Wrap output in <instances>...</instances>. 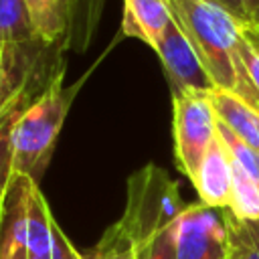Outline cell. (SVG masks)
Listing matches in <instances>:
<instances>
[{"label": "cell", "instance_id": "6da1fadb", "mask_svg": "<svg viewBox=\"0 0 259 259\" xmlns=\"http://www.w3.org/2000/svg\"><path fill=\"white\" fill-rule=\"evenodd\" d=\"M170 10L196 49L214 87L259 109L257 93L241 59L243 20L214 0H172Z\"/></svg>", "mask_w": 259, "mask_h": 259}, {"label": "cell", "instance_id": "7a4b0ae2", "mask_svg": "<svg viewBox=\"0 0 259 259\" xmlns=\"http://www.w3.org/2000/svg\"><path fill=\"white\" fill-rule=\"evenodd\" d=\"M61 69L47 87L22 109L12 127V174L40 184L53 158L61 127L73 105L77 87H65Z\"/></svg>", "mask_w": 259, "mask_h": 259}, {"label": "cell", "instance_id": "3957f363", "mask_svg": "<svg viewBox=\"0 0 259 259\" xmlns=\"http://www.w3.org/2000/svg\"><path fill=\"white\" fill-rule=\"evenodd\" d=\"M186 206L168 172L156 164H146L127 178L125 208L117 225L140 251L170 229Z\"/></svg>", "mask_w": 259, "mask_h": 259}, {"label": "cell", "instance_id": "277c9868", "mask_svg": "<svg viewBox=\"0 0 259 259\" xmlns=\"http://www.w3.org/2000/svg\"><path fill=\"white\" fill-rule=\"evenodd\" d=\"M172 95L174 158L178 170L192 182L202 158L217 138V113L208 93L180 91Z\"/></svg>", "mask_w": 259, "mask_h": 259}, {"label": "cell", "instance_id": "5b68a950", "mask_svg": "<svg viewBox=\"0 0 259 259\" xmlns=\"http://www.w3.org/2000/svg\"><path fill=\"white\" fill-rule=\"evenodd\" d=\"M176 259H227V225L221 208L188 204L174 223Z\"/></svg>", "mask_w": 259, "mask_h": 259}, {"label": "cell", "instance_id": "8992f818", "mask_svg": "<svg viewBox=\"0 0 259 259\" xmlns=\"http://www.w3.org/2000/svg\"><path fill=\"white\" fill-rule=\"evenodd\" d=\"M154 51L162 61L164 73L168 77L170 93H180V91L210 93L217 89L206 69L202 67L196 49L192 47L180 24L174 20V16Z\"/></svg>", "mask_w": 259, "mask_h": 259}, {"label": "cell", "instance_id": "52a82bcc", "mask_svg": "<svg viewBox=\"0 0 259 259\" xmlns=\"http://www.w3.org/2000/svg\"><path fill=\"white\" fill-rule=\"evenodd\" d=\"M28 259H83L57 225L40 184H28Z\"/></svg>", "mask_w": 259, "mask_h": 259}, {"label": "cell", "instance_id": "ba28073f", "mask_svg": "<svg viewBox=\"0 0 259 259\" xmlns=\"http://www.w3.org/2000/svg\"><path fill=\"white\" fill-rule=\"evenodd\" d=\"M28 184L12 174L0 206V259H28Z\"/></svg>", "mask_w": 259, "mask_h": 259}, {"label": "cell", "instance_id": "9c48e42d", "mask_svg": "<svg viewBox=\"0 0 259 259\" xmlns=\"http://www.w3.org/2000/svg\"><path fill=\"white\" fill-rule=\"evenodd\" d=\"M231 182H233L231 156L217 132V138L208 148L206 156L202 158L192 178V184L202 204L223 210V208H229V202H231Z\"/></svg>", "mask_w": 259, "mask_h": 259}, {"label": "cell", "instance_id": "30bf717a", "mask_svg": "<svg viewBox=\"0 0 259 259\" xmlns=\"http://www.w3.org/2000/svg\"><path fill=\"white\" fill-rule=\"evenodd\" d=\"M172 22L170 4L164 0H123L121 34L138 38L156 49L160 36Z\"/></svg>", "mask_w": 259, "mask_h": 259}, {"label": "cell", "instance_id": "8fae6325", "mask_svg": "<svg viewBox=\"0 0 259 259\" xmlns=\"http://www.w3.org/2000/svg\"><path fill=\"white\" fill-rule=\"evenodd\" d=\"M24 4L38 40L47 49L63 55L67 51L71 2L69 0H24Z\"/></svg>", "mask_w": 259, "mask_h": 259}, {"label": "cell", "instance_id": "7c38bea8", "mask_svg": "<svg viewBox=\"0 0 259 259\" xmlns=\"http://www.w3.org/2000/svg\"><path fill=\"white\" fill-rule=\"evenodd\" d=\"M208 99L219 123H223L241 142L259 152V109L247 103L245 99L221 89L210 91Z\"/></svg>", "mask_w": 259, "mask_h": 259}, {"label": "cell", "instance_id": "4fadbf2b", "mask_svg": "<svg viewBox=\"0 0 259 259\" xmlns=\"http://www.w3.org/2000/svg\"><path fill=\"white\" fill-rule=\"evenodd\" d=\"M47 87V85H45ZM40 85L26 83L14 91L4 109L0 111V194L4 192L8 180L12 178V127L22 113V109L45 89Z\"/></svg>", "mask_w": 259, "mask_h": 259}, {"label": "cell", "instance_id": "5bb4252c", "mask_svg": "<svg viewBox=\"0 0 259 259\" xmlns=\"http://www.w3.org/2000/svg\"><path fill=\"white\" fill-rule=\"evenodd\" d=\"M71 22L67 34V51L83 55L95 38L107 0H69Z\"/></svg>", "mask_w": 259, "mask_h": 259}, {"label": "cell", "instance_id": "9a60e30c", "mask_svg": "<svg viewBox=\"0 0 259 259\" xmlns=\"http://www.w3.org/2000/svg\"><path fill=\"white\" fill-rule=\"evenodd\" d=\"M233 182H231V202L229 212L241 221H259V182L247 174L239 164L231 160Z\"/></svg>", "mask_w": 259, "mask_h": 259}, {"label": "cell", "instance_id": "2e32d148", "mask_svg": "<svg viewBox=\"0 0 259 259\" xmlns=\"http://www.w3.org/2000/svg\"><path fill=\"white\" fill-rule=\"evenodd\" d=\"M227 225V259H259V221L249 223L223 208Z\"/></svg>", "mask_w": 259, "mask_h": 259}, {"label": "cell", "instance_id": "e0dca14e", "mask_svg": "<svg viewBox=\"0 0 259 259\" xmlns=\"http://www.w3.org/2000/svg\"><path fill=\"white\" fill-rule=\"evenodd\" d=\"M83 259H136V247L123 229L113 223L103 237L83 253Z\"/></svg>", "mask_w": 259, "mask_h": 259}, {"label": "cell", "instance_id": "ac0fdd59", "mask_svg": "<svg viewBox=\"0 0 259 259\" xmlns=\"http://www.w3.org/2000/svg\"><path fill=\"white\" fill-rule=\"evenodd\" d=\"M217 121H219V119H217ZM217 132H219V138L223 140V144H225V148H227L231 160H233L235 164H239L247 174H251V176L259 182V152L253 150L251 146H247L245 142H241V140H239L233 132H229L223 123H219Z\"/></svg>", "mask_w": 259, "mask_h": 259}, {"label": "cell", "instance_id": "d6986e66", "mask_svg": "<svg viewBox=\"0 0 259 259\" xmlns=\"http://www.w3.org/2000/svg\"><path fill=\"white\" fill-rule=\"evenodd\" d=\"M142 259H176V241H174V225L160 233L146 249H140Z\"/></svg>", "mask_w": 259, "mask_h": 259}, {"label": "cell", "instance_id": "ffe728a7", "mask_svg": "<svg viewBox=\"0 0 259 259\" xmlns=\"http://www.w3.org/2000/svg\"><path fill=\"white\" fill-rule=\"evenodd\" d=\"M241 30H243V24H241ZM241 59H243L245 71H247L251 85H253L257 99H259V51L247 40L245 34H243V42H241Z\"/></svg>", "mask_w": 259, "mask_h": 259}, {"label": "cell", "instance_id": "44dd1931", "mask_svg": "<svg viewBox=\"0 0 259 259\" xmlns=\"http://www.w3.org/2000/svg\"><path fill=\"white\" fill-rule=\"evenodd\" d=\"M22 85H26V81H24V83L18 81L8 69H4V67L0 65V111L4 109V105L8 103V99L14 95V91L20 89ZM32 85H36V83H32ZM40 87H45V85H40Z\"/></svg>", "mask_w": 259, "mask_h": 259}, {"label": "cell", "instance_id": "7402d4cb", "mask_svg": "<svg viewBox=\"0 0 259 259\" xmlns=\"http://www.w3.org/2000/svg\"><path fill=\"white\" fill-rule=\"evenodd\" d=\"M219 2L223 8H227L233 16H237L239 20L243 22H249V14H251V8L257 0H214Z\"/></svg>", "mask_w": 259, "mask_h": 259}, {"label": "cell", "instance_id": "603a6c76", "mask_svg": "<svg viewBox=\"0 0 259 259\" xmlns=\"http://www.w3.org/2000/svg\"><path fill=\"white\" fill-rule=\"evenodd\" d=\"M243 34L247 36V40L259 51V26L253 22H243Z\"/></svg>", "mask_w": 259, "mask_h": 259}, {"label": "cell", "instance_id": "cb8c5ba5", "mask_svg": "<svg viewBox=\"0 0 259 259\" xmlns=\"http://www.w3.org/2000/svg\"><path fill=\"white\" fill-rule=\"evenodd\" d=\"M249 22H253V24H257V26H259V0H257V2L253 4V8H251Z\"/></svg>", "mask_w": 259, "mask_h": 259}, {"label": "cell", "instance_id": "d4e9b609", "mask_svg": "<svg viewBox=\"0 0 259 259\" xmlns=\"http://www.w3.org/2000/svg\"><path fill=\"white\" fill-rule=\"evenodd\" d=\"M136 259H142V253L140 251H136Z\"/></svg>", "mask_w": 259, "mask_h": 259}, {"label": "cell", "instance_id": "484cf974", "mask_svg": "<svg viewBox=\"0 0 259 259\" xmlns=\"http://www.w3.org/2000/svg\"><path fill=\"white\" fill-rule=\"evenodd\" d=\"M2 194H4V192H2ZM2 194H0V206H2Z\"/></svg>", "mask_w": 259, "mask_h": 259}, {"label": "cell", "instance_id": "4316f807", "mask_svg": "<svg viewBox=\"0 0 259 259\" xmlns=\"http://www.w3.org/2000/svg\"><path fill=\"white\" fill-rule=\"evenodd\" d=\"M164 2H168V4H170V2H172V0H164Z\"/></svg>", "mask_w": 259, "mask_h": 259}]
</instances>
